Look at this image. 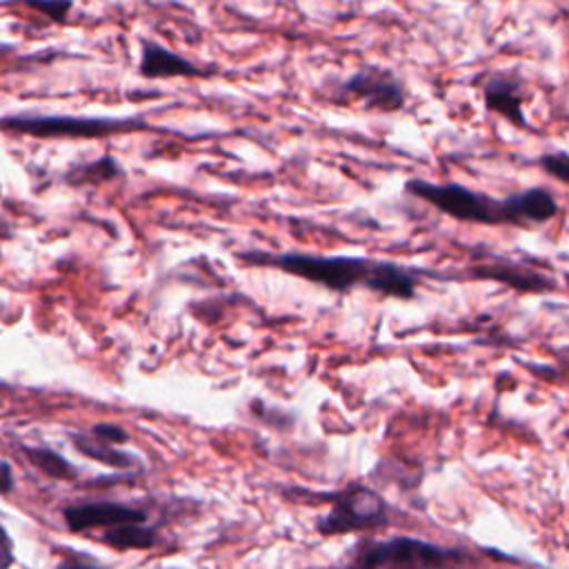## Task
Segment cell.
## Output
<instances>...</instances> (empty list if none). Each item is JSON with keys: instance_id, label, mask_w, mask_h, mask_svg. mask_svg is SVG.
Instances as JSON below:
<instances>
[{"instance_id": "6", "label": "cell", "mask_w": 569, "mask_h": 569, "mask_svg": "<svg viewBox=\"0 0 569 569\" xmlns=\"http://www.w3.org/2000/svg\"><path fill=\"white\" fill-rule=\"evenodd\" d=\"M333 102H358L367 111L396 113L407 104L405 82L380 67H362L347 76L331 93Z\"/></svg>"}, {"instance_id": "10", "label": "cell", "mask_w": 569, "mask_h": 569, "mask_svg": "<svg viewBox=\"0 0 569 569\" xmlns=\"http://www.w3.org/2000/svg\"><path fill=\"white\" fill-rule=\"evenodd\" d=\"M473 278H491V280H500L518 291H551L556 289L553 280L547 278L545 273H538L529 267H520V264H511V262H500V264H480L473 271Z\"/></svg>"}, {"instance_id": "9", "label": "cell", "mask_w": 569, "mask_h": 569, "mask_svg": "<svg viewBox=\"0 0 569 569\" xmlns=\"http://www.w3.org/2000/svg\"><path fill=\"white\" fill-rule=\"evenodd\" d=\"M142 56H140V73L144 78H196V76H209V71L200 69L196 62L173 53L171 49L142 38L140 42Z\"/></svg>"}, {"instance_id": "7", "label": "cell", "mask_w": 569, "mask_h": 569, "mask_svg": "<svg viewBox=\"0 0 569 569\" xmlns=\"http://www.w3.org/2000/svg\"><path fill=\"white\" fill-rule=\"evenodd\" d=\"M480 91L487 111L498 113L513 127H529L525 116V87L518 78L511 73H489Z\"/></svg>"}, {"instance_id": "14", "label": "cell", "mask_w": 569, "mask_h": 569, "mask_svg": "<svg viewBox=\"0 0 569 569\" xmlns=\"http://www.w3.org/2000/svg\"><path fill=\"white\" fill-rule=\"evenodd\" d=\"M122 169L116 164V160L111 156H102L91 164H80L73 171V180H87V182H102V180H111L113 176H120Z\"/></svg>"}, {"instance_id": "18", "label": "cell", "mask_w": 569, "mask_h": 569, "mask_svg": "<svg viewBox=\"0 0 569 569\" xmlns=\"http://www.w3.org/2000/svg\"><path fill=\"white\" fill-rule=\"evenodd\" d=\"M13 565V542L9 538V533L4 531V527L0 525V569L11 567Z\"/></svg>"}, {"instance_id": "2", "label": "cell", "mask_w": 569, "mask_h": 569, "mask_svg": "<svg viewBox=\"0 0 569 569\" xmlns=\"http://www.w3.org/2000/svg\"><path fill=\"white\" fill-rule=\"evenodd\" d=\"M405 189L447 213L453 220L471 224L531 227L558 216V200L545 187L516 191L507 198H493L458 182H431L425 178L407 180Z\"/></svg>"}, {"instance_id": "1", "label": "cell", "mask_w": 569, "mask_h": 569, "mask_svg": "<svg viewBox=\"0 0 569 569\" xmlns=\"http://www.w3.org/2000/svg\"><path fill=\"white\" fill-rule=\"evenodd\" d=\"M238 258L256 267H271L284 271L289 276L309 280L338 293H347L360 287L385 298L411 300L420 282L418 271L393 260L356 256H316L298 251L271 253L258 249L238 253Z\"/></svg>"}, {"instance_id": "16", "label": "cell", "mask_w": 569, "mask_h": 569, "mask_svg": "<svg viewBox=\"0 0 569 569\" xmlns=\"http://www.w3.org/2000/svg\"><path fill=\"white\" fill-rule=\"evenodd\" d=\"M538 164L542 167L545 173H549L551 178H556L569 187V153L567 151L545 153L538 158Z\"/></svg>"}, {"instance_id": "19", "label": "cell", "mask_w": 569, "mask_h": 569, "mask_svg": "<svg viewBox=\"0 0 569 569\" xmlns=\"http://www.w3.org/2000/svg\"><path fill=\"white\" fill-rule=\"evenodd\" d=\"M13 491V469L7 460H0V493Z\"/></svg>"}, {"instance_id": "8", "label": "cell", "mask_w": 569, "mask_h": 569, "mask_svg": "<svg viewBox=\"0 0 569 569\" xmlns=\"http://www.w3.org/2000/svg\"><path fill=\"white\" fill-rule=\"evenodd\" d=\"M147 520L144 511L133 509L122 502H80L64 507V522L71 531L82 533L89 529H107L122 522H142Z\"/></svg>"}, {"instance_id": "4", "label": "cell", "mask_w": 569, "mask_h": 569, "mask_svg": "<svg viewBox=\"0 0 569 569\" xmlns=\"http://www.w3.org/2000/svg\"><path fill=\"white\" fill-rule=\"evenodd\" d=\"M347 562L353 567H458L469 565V556L456 547H445L438 542H429L422 538L396 536L389 540L378 538H360Z\"/></svg>"}, {"instance_id": "12", "label": "cell", "mask_w": 569, "mask_h": 569, "mask_svg": "<svg viewBox=\"0 0 569 569\" xmlns=\"http://www.w3.org/2000/svg\"><path fill=\"white\" fill-rule=\"evenodd\" d=\"M71 440H73V445L80 453H84L87 458H93L102 465H109V467H116V469H127V467H133L138 462L136 456L116 449V445L104 442V440L96 438L93 433L91 436L89 433H71Z\"/></svg>"}, {"instance_id": "13", "label": "cell", "mask_w": 569, "mask_h": 569, "mask_svg": "<svg viewBox=\"0 0 569 569\" xmlns=\"http://www.w3.org/2000/svg\"><path fill=\"white\" fill-rule=\"evenodd\" d=\"M24 456L29 458V462L40 469L44 476L56 478V480H71L76 478V469L53 449L47 447H22Z\"/></svg>"}, {"instance_id": "17", "label": "cell", "mask_w": 569, "mask_h": 569, "mask_svg": "<svg viewBox=\"0 0 569 569\" xmlns=\"http://www.w3.org/2000/svg\"><path fill=\"white\" fill-rule=\"evenodd\" d=\"M91 433H93L96 438L104 440V442H111V445H120V442H124V440L129 438V433H127L122 427L109 425V422H98V425L91 429Z\"/></svg>"}, {"instance_id": "15", "label": "cell", "mask_w": 569, "mask_h": 569, "mask_svg": "<svg viewBox=\"0 0 569 569\" xmlns=\"http://www.w3.org/2000/svg\"><path fill=\"white\" fill-rule=\"evenodd\" d=\"M16 2L29 7L31 11H38L40 16H44L56 24H64L73 9V0H16Z\"/></svg>"}, {"instance_id": "11", "label": "cell", "mask_w": 569, "mask_h": 569, "mask_svg": "<svg viewBox=\"0 0 569 569\" xmlns=\"http://www.w3.org/2000/svg\"><path fill=\"white\" fill-rule=\"evenodd\" d=\"M109 547L118 551H129V549H151L158 542V533L153 527H147L142 522H122L116 527H107L104 536L100 538Z\"/></svg>"}, {"instance_id": "5", "label": "cell", "mask_w": 569, "mask_h": 569, "mask_svg": "<svg viewBox=\"0 0 569 569\" xmlns=\"http://www.w3.org/2000/svg\"><path fill=\"white\" fill-rule=\"evenodd\" d=\"M140 118H93V116H42L16 113L0 118L2 131L36 136V138H100L107 133L140 129Z\"/></svg>"}, {"instance_id": "3", "label": "cell", "mask_w": 569, "mask_h": 569, "mask_svg": "<svg viewBox=\"0 0 569 569\" xmlns=\"http://www.w3.org/2000/svg\"><path fill=\"white\" fill-rule=\"evenodd\" d=\"M329 509L316 518L320 536L376 533L393 525L391 505L371 487L353 482L340 491L327 493Z\"/></svg>"}]
</instances>
